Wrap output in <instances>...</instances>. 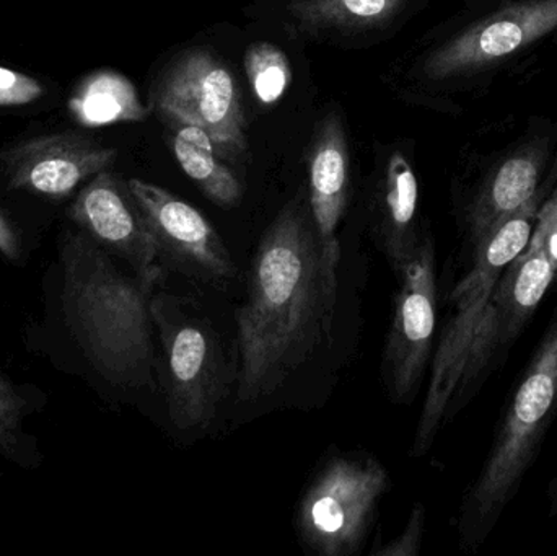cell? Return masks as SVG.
Listing matches in <instances>:
<instances>
[{
    "label": "cell",
    "instance_id": "23",
    "mask_svg": "<svg viewBox=\"0 0 557 556\" xmlns=\"http://www.w3.org/2000/svg\"><path fill=\"white\" fill-rule=\"evenodd\" d=\"M45 87L35 77L0 65V107H25L39 100Z\"/></svg>",
    "mask_w": 557,
    "mask_h": 556
},
{
    "label": "cell",
    "instance_id": "4",
    "mask_svg": "<svg viewBox=\"0 0 557 556\" xmlns=\"http://www.w3.org/2000/svg\"><path fill=\"white\" fill-rule=\"evenodd\" d=\"M542 195L530 199L496 231L465 251L470 268L445 297L444 319L429 369L428 392L416 424L411 456L422 457L447 427V413L463 374L474 330L486 310L497 281L529 245Z\"/></svg>",
    "mask_w": 557,
    "mask_h": 556
},
{
    "label": "cell",
    "instance_id": "8",
    "mask_svg": "<svg viewBox=\"0 0 557 556\" xmlns=\"http://www.w3.org/2000/svg\"><path fill=\"white\" fill-rule=\"evenodd\" d=\"M152 104L166 124L205 129L224 162H237L247 152L237 81L211 52L191 49L180 55L157 84Z\"/></svg>",
    "mask_w": 557,
    "mask_h": 556
},
{
    "label": "cell",
    "instance_id": "10",
    "mask_svg": "<svg viewBox=\"0 0 557 556\" xmlns=\"http://www.w3.org/2000/svg\"><path fill=\"white\" fill-rule=\"evenodd\" d=\"M127 185L152 232L159 260L205 283L234 277L231 251L202 212L153 183L131 178Z\"/></svg>",
    "mask_w": 557,
    "mask_h": 556
},
{
    "label": "cell",
    "instance_id": "19",
    "mask_svg": "<svg viewBox=\"0 0 557 556\" xmlns=\"http://www.w3.org/2000/svg\"><path fill=\"white\" fill-rule=\"evenodd\" d=\"M71 108L75 118L87 126L143 121L149 113L133 84L113 72H101L91 77L75 95Z\"/></svg>",
    "mask_w": 557,
    "mask_h": 556
},
{
    "label": "cell",
    "instance_id": "18",
    "mask_svg": "<svg viewBox=\"0 0 557 556\" xmlns=\"http://www.w3.org/2000/svg\"><path fill=\"white\" fill-rule=\"evenodd\" d=\"M406 0H292V16L305 28L366 32L392 22Z\"/></svg>",
    "mask_w": 557,
    "mask_h": 556
},
{
    "label": "cell",
    "instance_id": "21",
    "mask_svg": "<svg viewBox=\"0 0 557 556\" xmlns=\"http://www.w3.org/2000/svg\"><path fill=\"white\" fill-rule=\"evenodd\" d=\"M245 69L255 95L263 104L276 103L290 85L287 55L271 42L251 45L245 55Z\"/></svg>",
    "mask_w": 557,
    "mask_h": 556
},
{
    "label": "cell",
    "instance_id": "15",
    "mask_svg": "<svg viewBox=\"0 0 557 556\" xmlns=\"http://www.w3.org/2000/svg\"><path fill=\"white\" fill-rule=\"evenodd\" d=\"M545 152L527 147L507 157L483 183L463 215L465 251L539 195Z\"/></svg>",
    "mask_w": 557,
    "mask_h": 556
},
{
    "label": "cell",
    "instance_id": "9",
    "mask_svg": "<svg viewBox=\"0 0 557 556\" xmlns=\"http://www.w3.org/2000/svg\"><path fill=\"white\" fill-rule=\"evenodd\" d=\"M435 270L434 240L425 234L416 254L396 273L399 287L382 362L386 391L396 404L412 401L431 369L438 325Z\"/></svg>",
    "mask_w": 557,
    "mask_h": 556
},
{
    "label": "cell",
    "instance_id": "16",
    "mask_svg": "<svg viewBox=\"0 0 557 556\" xmlns=\"http://www.w3.org/2000/svg\"><path fill=\"white\" fill-rule=\"evenodd\" d=\"M419 185L405 153L388 160L375 240L389 267L398 273L416 254L424 235L418 232Z\"/></svg>",
    "mask_w": 557,
    "mask_h": 556
},
{
    "label": "cell",
    "instance_id": "11",
    "mask_svg": "<svg viewBox=\"0 0 557 556\" xmlns=\"http://www.w3.org/2000/svg\"><path fill=\"white\" fill-rule=\"evenodd\" d=\"M78 231L140 277H163L157 245L129 185L110 169L85 183L69 208Z\"/></svg>",
    "mask_w": 557,
    "mask_h": 556
},
{
    "label": "cell",
    "instance_id": "3",
    "mask_svg": "<svg viewBox=\"0 0 557 556\" xmlns=\"http://www.w3.org/2000/svg\"><path fill=\"white\" fill-rule=\"evenodd\" d=\"M557 417V306L522 378L510 394L480 472L458 506V544L480 551L535 466Z\"/></svg>",
    "mask_w": 557,
    "mask_h": 556
},
{
    "label": "cell",
    "instance_id": "1",
    "mask_svg": "<svg viewBox=\"0 0 557 556\" xmlns=\"http://www.w3.org/2000/svg\"><path fill=\"white\" fill-rule=\"evenodd\" d=\"M337 263L327 260L308 198L297 196L267 228L251 258L247 300L237 312V388L261 400L310 359L327 335Z\"/></svg>",
    "mask_w": 557,
    "mask_h": 556
},
{
    "label": "cell",
    "instance_id": "7",
    "mask_svg": "<svg viewBox=\"0 0 557 556\" xmlns=\"http://www.w3.org/2000/svg\"><path fill=\"white\" fill-rule=\"evenodd\" d=\"M557 276L548 248L536 235L497 281L474 330L463 374L451 398L447 427L480 394L491 375L506 362L510 349L539 310Z\"/></svg>",
    "mask_w": 557,
    "mask_h": 556
},
{
    "label": "cell",
    "instance_id": "12",
    "mask_svg": "<svg viewBox=\"0 0 557 556\" xmlns=\"http://www.w3.org/2000/svg\"><path fill=\"white\" fill-rule=\"evenodd\" d=\"M557 29V0H523L468 26L432 52L424 74L445 81L496 64Z\"/></svg>",
    "mask_w": 557,
    "mask_h": 556
},
{
    "label": "cell",
    "instance_id": "24",
    "mask_svg": "<svg viewBox=\"0 0 557 556\" xmlns=\"http://www.w3.org/2000/svg\"><path fill=\"white\" fill-rule=\"evenodd\" d=\"M533 235L548 248L549 257L557 267V186L548 199L540 206Z\"/></svg>",
    "mask_w": 557,
    "mask_h": 556
},
{
    "label": "cell",
    "instance_id": "6",
    "mask_svg": "<svg viewBox=\"0 0 557 556\" xmlns=\"http://www.w3.org/2000/svg\"><path fill=\"white\" fill-rule=\"evenodd\" d=\"M388 486V472L370 454L331 457L298 503L295 526L301 544L317 555L357 554Z\"/></svg>",
    "mask_w": 557,
    "mask_h": 556
},
{
    "label": "cell",
    "instance_id": "5",
    "mask_svg": "<svg viewBox=\"0 0 557 556\" xmlns=\"http://www.w3.org/2000/svg\"><path fill=\"white\" fill-rule=\"evenodd\" d=\"M150 309L162 343L160 371L170 418L180 430L208 428L227 385L221 339L188 299L156 294Z\"/></svg>",
    "mask_w": 557,
    "mask_h": 556
},
{
    "label": "cell",
    "instance_id": "26",
    "mask_svg": "<svg viewBox=\"0 0 557 556\" xmlns=\"http://www.w3.org/2000/svg\"><path fill=\"white\" fill-rule=\"evenodd\" d=\"M546 499H548V516L556 518L557 516V467L556 472L553 473L552 482H549L548 490H546Z\"/></svg>",
    "mask_w": 557,
    "mask_h": 556
},
{
    "label": "cell",
    "instance_id": "13",
    "mask_svg": "<svg viewBox=\"0 0 557 556\" xmlns=\"http://www.w3.org/2000/svg\"><path fill=\"white\" fill-rule=\"evenodd\" d=\"M116 149L75 133L48 134L20 143L2 156L10 188L49 199L71 196L116 160Z\"/></svg>",
    "mask_w": 557,
    "mask_h": 556
},
{
    "label": "cell",
    "instance_id": "17",
    "mask_svg": "<svg viewBox=\"0 0 557 556\" xmlns=\"http://www.w3.org/2000/svg\"><path fill=\"white\" fill-rule=\"evenodd\" d=\"M169 126L173 129V153L183 172L201 189L202 195L221 208L237 206L244 196V188L215 152L209 134L193 124L170 123Z\"/></svg>",
    "mask_w": 557,
    "mask_h": 556
},
{
    "label": "cell",
    "instance_id": "20",
    "mask_svg": "<svg viewBox=\"0 0 557 556\" xmlns=\"http://www.w3.org/2000/svg\"><path fill=\"white\" fill-rule=\"evenodd\" d=\"M33 405L35 397L0 371V454L23 469H35L41 462L35 436L25 431Z\"/></svg>",
    "mask_w": 557,
    "mask_h": 556
},
{
    "label": "cell",
    "instance_id": "2",
    "mask_svg": "<svg viewBox=\"0 0 557 556\" xmlns=\"http://www.w3.org/2000/svg\"><path fill=\"white\" fill-rule=\"evenodd\" d=\"M64 309L84 355L110 384L152 387V299L162 277L124 274L90 238L65 234L61 242Z\"/></svg>",
    "mask_w": 557,
    "mask_h": 556
},
{
    "label": "cell",
    "instance_id": "25",
    "mask_svg": "<svg viewBox=\"0 0 557 556\" xmlns=\"http://www.w3.org/2000/svg\"><path fill=\"white\" fill-rule=\"evenodd\" d=\"M0 257L9 260L10 263H22L25 258L22 240H20L18 232L10 224L9 219L0 211Z\"/></svg>",
    "mask_w": 557,
    "mask_h": 556
},
{
    "label": "cell",
    "instance_id": "14",
    "mask_svg": "<svg viewBox=\"0 0 557 556\" xmlns=\"http://www.w3.org/2000/svg\"><path fill=\"white\" fill-rule=\"evenodd\" d=\"M349 188V149L346 131L336 113L318 127L308 170V205L327 260L339 264L337 227L346 212Z\"/></svg>",
    "mask_w": 557,
    "mask_h": 556
},
{
    "label": "cell",
    "instance_id": "22",
    "mask_svg": "<svg viewBox=\"0 0 557 556\" xmlns=\"http://www.w3.org/2000/svg\"><path fill=\"white\" fill-rule=\"evenodd\" d=\"M425 532V508L418 503L409 515L408 522L398 538L392 539L385 545L375 542L370 551L372 556H418L421 554Z\"/></svg>",
    "mask_w": 557,
    "mask_h": 556
}]
</instances>
